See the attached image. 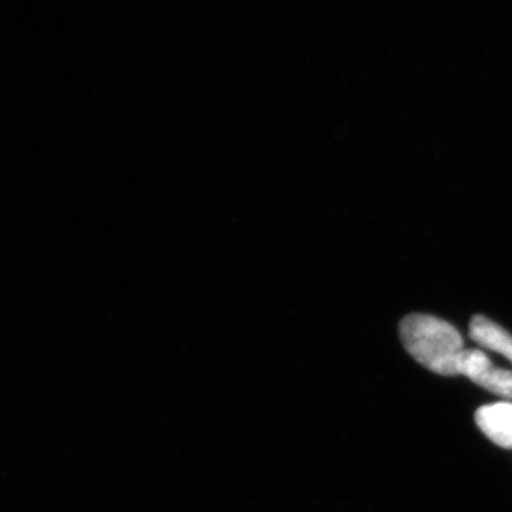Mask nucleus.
<instances>
[{
    "label": "nucleus",
    "instance_id": "nucleus-1",
    "mask_svg": "<svg viewBox=\"0 0 512 512\" xmlns=\"http://www.w3.org/2000/svg\"><path fill=\"white\" fill-rule=\"evenodd\" d=\"M404 349L421 366L440 376L458 375V359L464 352L463 336L446 320L412 313L400 322Z\"/></svg>",
    "mask_w": 512,
    "mask_h": 512
},
{
    "label": "nucleus",
    "instance_id": "nucleus-2",
    "mask_svg": "<svg viewBox=\"0 0 512 512\" xmlns=\"http://www.w3.org/2000/svg\"><path fill=\"white\" fill-rule=\"evenodd\" d=\"M458 375L468 377L488 392L512 399V372L495 367L490 357L477 349H464L458 359Z\"/></svg>",
    "mask_w": 512,
    "mask_h": 512
},
{
    "label": "nucleus",
    "instance_id": "nucleus-3",
    "mask_svg": "<svg viewBox=\"0 0 512 512\" xmlns=\"http://www.w3.org/2000/svg\"><path fill=\"white\" fill-rule=\"evenodd\" d=\"M478 429L497 446L512 450V403L500 402L480 407L476 413Z\"/></svg>",
    "mask_w": 512,
    "mask_h": 512
},
{
    "label": "nucleus",
    "instance_id": "nucleus-4",
    "mask_svg": "<svg viewBox=\"0 0 512 512\" xmlns=\"http://www.w3.org/2000/svg\"><path fill=\"white\" fill-rule=\"evenodd\" d=\"M470 338L477 345L491 352L500 353L512 362V335L493 320L483 315L474 316L470 322Z\"/></svg>",
    "mask_w": 512,
    "mask_h": 512
}]
</instances>
